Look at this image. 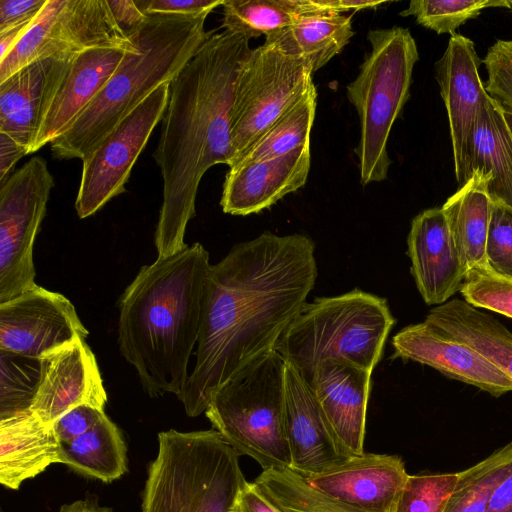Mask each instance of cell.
<instances>
[{"label":"cell","mask_w":512,"mask_h":512,"mask_svg":"<svg viewBox=\"0 0 512 512\" xmlns=\"http://www.w3.org/2000/svg\"><path fill=\"white\" fill-rule=\"evenodd\" d=\"M60 463L86 477L110 483L127 472V447L121 430L105 415L70 442H60Z\"/></svg>","instance_id":"cell-29"},{"label":"cell","mask_w":512,"mask_h":512,"mask_svg":"<svg viewBox=\"0 0 512 512\" xmlns=\"http://www.w3.org/2000/svg\"><path fill=\"white\" fill-rule=\"evenodd\" d=\"M285 379L286 361L268 351L227 381L204 412L239 456L253 458L263 470L291 467Z\"/></svg>","instance_id":"cell-7"},{"label":"cell","mask_w":512,"mask_h":512,"mask_svg":"<svg viewBox=\"0 0 512 512\" xmlns=\"http://www.w3.org/2000/svg\"><path fill=\"white\" fill-rule=\"evenodd\" d=\"M488 512H512V473L496 489Z\"/></svg>","instance_id":"cell-45"},{"label":"cell","mask_w":512,"mask_h":512,"mask_svg":"<svg viewBox=\"0 0 512 512\" xmlns=\"http://www.w3.org/2000/svg\"><path fill=\"white\" fill-rule=\"evenodd\" d=\"M225 0H136L145 14L208 15Z\"/></svg>","instance_id":"cell-40"},{"label":"cell","mask_w":512,"mask_h":512,"mask_svg":"<svg viewBox=\"0 0 512 512\" xmlns=\"http://www.w3.org/2000/svg\"><path fill=\"white\" fill-rule=\"evenodd\" d=\"M501 109H502V114L504 116V119H505V121L507 123V126H508L509 130L512 133V112H510V111H508L506 109H503L502 107H501Z\"/></svg>","instance_id":"cell-49"},{"label":"cell","mask_w":512,"mask_h":512,"mask_svg":"<svg viewBox=\"0 0 512 512\" xmlns=\"http://www.w3.org/2000/svg\"><path fill=\"white\" fill-rule=\"evenodd\" d=\"M367 40L371 50L346 87L360 122V139L354 152L363 186L388 176V139L409 99L412 73L419 59L416 42L407 28L370 30Z\"/></svg>","instance_id":"cell-8"},{"label":"cell","mask_w":512,"mask_h":512,"mask_svg":"<svg viewBox=\"0 0 512 512\" xmlns=\"http://www.w3.org/2000/svg\"><path fill=\"white\" fill-rule=\"evenodd\" d=\"M210 266L196 242L142 266L119 299V351L151 398H178L187 384Z\"/></svg>","instance_id":"cell-3"},{"label":"cell","mask_w":512,"mask_h":512,"mask_svg":"<svg viewBox=\"0 0 512 512\" xmlns=\"http://www.w3.org/2000/svg\"><path fill=\"white\" fill-rule=\"evenodd\" d=\"M2 512V511H1Z\"/></svg>","instance_id":"cell-51"},{"label":"cell","mask_w":512,"mask_h":512,"mask_svg":"<svg viewBox=\"0 0 512 512\" xmlns=\"http://www.w3.org/2000/svg\"><path fill=\"white\" fill-rule=\"evenodd\" d=\"M48 0H0V32L34 21Z\"/></svg>","instance_id":"cell-41"},{"label":"cell","mask_w":512,"mask_h":512,"mask_svg":"<svg viewBox=\"0 0 512 512\" xmlns=\"http://www.w3.org/2000/svg\"><path fill=\"white\" fill-rule=\"evenodd\" d=\"M208 15L147 14L104 87L73 124L51 143L56 159H83L158 87L177 76L209 36Z\"/></svg>","instance_id":"cell-4"},{"label":"cell","mask_w":512,"mask_h":512,"mask_svg":"<svg viewBox=\"0 0 512 512\" xmlns=\"http://www.w3.org/2000/svg\"><path fill=\"white\" fill-rule=\"evenodd\" d=\"M133 51L107 0H48L13 50L0 61V83L34 60L91 49Z\"/></svg>","instance_id":"cell-11"},{"label":"cell","mask_w":512,"mask_h":512,"mask_svg":"<svg viewBox=\"0 0 512 512\" xmlns=\"http://www.w3.org/2000/svg\"><path fill=\"white\" fill-rule=\"evenodd\" d=\"M249 40L210 32L169 86L161 134L153 158L163 179V201L154 234L158 257L186 249L200 181L216 164L229 165L231 120Z\"/></svg>","instance_id":"cell-2"},{"label":"cell","mask_w":512,"mask_h":512,"mask_svg":"<svg viewBox=\"0 0 512 512\" xmlns=\"http://www.w3.org/2000/svg\"><path fill=\"white\" fill-rule=\"evenodd\" d=\"M485 89L503 109L512 112V39L497 40L487 51Z\"/></svg>","instance_id":"cell-38"},{"label":"cell","mask_w":512,"mask_h":512,"mask_svg":"<svg viewBox=\"0 0 512 512\" xmlns=\"http://www.w3.org/2000/svg\"><path fill=\"white\" fill-rule=\"evenodd\" d=\"M256 485L282 512H368L329 497L291 469H268Z\"/></svg>","instance_id":"cell-33"},{"label":"cell","mask_w":512,"mask_h":512,"mask_svg":"<svg viewBox=\"0 0 512 512\" xmlns=\"http://www.w3.org/2000/svg\"><path fill=\"white\" fill-rule=\"evenodd\" d=\"M458 472L409 475L396 512H444Z\"/></svg>","instance_id":"cell-36"},{"label":"cell","mask_w":512,"mask_h":512,"mask_svg":"<svg viewBox=\"0 0 512 512\" xmlns=\"http://www.w3.org/2000/svg\"><path fill=\"white\" fill-rule=\"evenodd\" d=\"M86 339H77L40 359L30 410L45 424L79 405L105 410L107 393L96 357Z\"/></svg>","instance_id":"cell-14"},{"label":"cell","mask_w":512,"mask_h":512,"mask_svg":"<svg viewBox=\"0 0 512 512\" xmlns=\"http://www.w3.org/2000/svg\"><path fill=\"white\" fill-rule=\"evenodd\" d=\"M110 11L119 29L131 39L147 19L134 0H107Z\"/></svg>","instance_id":"cell-42"},{"label":"cell","mask_w":512,"mask_h":512,"mask_svg":"<svg viewBox=\"0 0 512 512\" xmlns=\"http://www.w3.org/2000/svg\"><path fill=\"white\" fill-rule=\"evenodd\" d=\"M490 177L480 172L450 196L441 207L448 223L454 247L466 270L487 265L486 240L490 219Z\"/></svg>","instance_id":"cell-27"},{"label":"cell","mask_w":512,"mask_h":512,"mask_svg":"<svg viewBox=\"0 0 512 512\" xmlns=\"http://www.w3.org/2000/svg\"><path fill=\"white\" fill-rule=\"evenodd\" d=\"M310 163L309 144L279 157L229 168L220 201L223 212L246 216L270 208L305 185Z\"/></svg>","instance_id":"cell-20"},{"label":"cell","mask_w":512,"mask_h":512,"mask_svg":"<svg viewBox=\"0 0 512 512\" xmlns=\"http://www.w3.org/2000/svg\"><path fill=\"white\" fill-rule=\"evenodd\" d=\"M424 321L472 347L512 379V332L495 317L453 299L432 308Z\"/></svg>","instance_id":"cell-26"},{"label":"cell","mask_w":512,"mask_h":512,"mask_svg":"<svg viewBox=\"0 0 512 512\" xmlns=\"http://www.w3.org/2000/svg\"><path fill=\"white\" fill-rule=\"evenodd\" d=\"M60 442L52 425L30 409L0 417V483L18 490L27 479L60 463Z\"/></svg>","instance_id":"cell-24"},{"label":"cell","mask_w":512,"mask_h":512,"mask_svg":"<svg viewBox=\"0 0 512 512\" xmlns=\"http://www.w3.org/2000/svg\"><path fill=\"white\" fill-rule=\"evenodd\" d=\"M105 415V410L79 405L59 417L52 427L59 442H70L93 428Z\"/></svg>","instance_id":"cell-39"},{"label":"cell","mask_w":512,"mask_h":512,"mask_svg":"<svg viewBox=\"0 0 512 512\" xmlns=\"http://www.w3.org/2000/svg\"><path fill=\"white\" fill-rule=\"evenodd\" d=\"M409 474L401 457L363 453L303 477L319 492L368 512H396Z\"/></svg>","instance_id":"cell-18"},{"label":"cell","mask_w":512,"mask_h":512,"mask_svg":"<svg viewBox=\"0 0 512 512\" xmlns=\"http://www.w3.org/2000/svg\"><path fill=\"white\" fill-rule=\"evenodd\" d=\"M59 512H113V510L108 507H101L96 498L87 497L84 500L62 505Z\"/></svg>","instance_id":"cell-48"},{"label":"cell","mask_w":512,"mask_h":512,"mask_svg":"<svg viewBox=\"0 0 512 512\" xmlns=\"http://www.w3.org/2000/svg\"><path fill=\"white\" fill-rule=\"evenodd\" d=\"M489 7L510 9L509 0H412L407 9L400 12L403 17L413 16L417 23L437 34H455V30L466 21L476 18Z\"/></svg>","instance_id":"cell-34"},{"label":"cell","mask_w":512,"mask_h":512,"mask_svg":"<svg viewBox=\"0 0 512 512\" xmlns=\"http://www.w3.org/2000/svg\"><path fill=\"white\" fill-rule=\"evenodd\" d=\"M371 375L346 363L324 361L309 382L325 420L351 456L364 453Z\"/></svg>","instance_id":"cell-22"},{"label":"cell","mask_w":512,"mask_h":512,"mask_svg":"<svg viewBox=\"0 0 512 512\" xmlns=\"http://www.w3.org/2000/svg\"><path fill=\"white\" fill-rule=\"evenodd\" d=\"M312 75L306 61L274 45L263 43L251 49L235 92L229 168L314 86Z\"/></svg>","instance_id":"cell-9"},{"label":"cell","mask_w":512,"mask_h":512,"mask_svg":"<svg viewBox=\"0 0 512 512\" xmlns=\"http://www.w3.org/2000/svg\"><path fill=\"white\" fill-rule=\"evenodd\" d=\"M79 54L32 61L0 83V132L32 153L46 114Z\"/></svg>","instance_id":"cell-16"},{"label":"cell","mask_w":512,"mask_h":512,"mask_svg":"<svg viewBox=\"0 0 512 512\" xmlns=\"http://www.w3.org/2000/svg\"><path fill=\"white\" fill-rule=\"evenodd\" d=\"M222 7V27L248 40L267 36L304 16L334 11L327 0H225Z\"/></svg>","instance_id":"cell-30"},{"label":"cell","mask_w":512,"mask_h":512,"mask_svg":"<svg viewBox=\"0 0 512 512\" xmlns=\"http://www.w3.org/2000/svg\"><path fill=\"white\" fill-rule=\"evenodd\" d=\"M512 473V441L475 465L458 472L444 512H488L492 497Z\"/></svg>","instance_id":"cell-32"},{"label":"cell","mask_w":512,"mask_h":512,"mask_svg":"<svg viewBox=\"0 0 512 512\" xmlns=\"http://www.w3.org/2000/svg\"><path fill=\"white\" fill-rule=\"evenodd\" d=\"M474 42L461 34L450 37L436 63V79L446 108L457 181L465 183L467 143L472 127L491 97L479 74Z\"/></svg>","instance_id":"cell-15"},{"label":"cell","mask_w":512,"mask_h":512,"mask_svg":"<svg viewBox=\"0 0 512 512\" xmlns=\"http://www.w3.org/2000/svg\"><path fill=\"white\" fill-rule=\"evenodd\" d=\"M393 358L430 366L445 376L492 396L512 392V379L472 347L439 332L427 322L412 324L393 336Z\"/></svg>","instance_id":"cell-17"},{"label":"cell","mask_w":512,"mask_h":512,"mask_svg":"<svg viewBox=\"0 0 512 512\" xmlns=\"http://www.w3.org/2000/svg\"><path fill=\"white\" fill-rule=\"evenodd\" d=\"M315 243L306 235L265 231L235 244L209 268L196 361L178 397L189 417L275 344L316 284Z\"/></svg>","instance_id":"cell-1"},{"label":"cell","mask_w":512,"mask_h":512,"mask_svg":"<svg viewBox=\"0 0 512 512\" xmlns=\"http://www.w3.org/2000/svg\"><path fill=\"white\" fill-rule=\"evenodd\" d=\"M486 259L491 269L512 277V207L492 200Z\"/></svg>","instance_id":"cell-37"},{"label":"cell","mask_w":512,"mask_h":512,"mask_svg":"<svg viewBox=\"0 0 512 512\" xmlns=\"http://www.w3.org/2000/svg\"><path fill=\"white\" fill-rule=\"evenodd\" d=\"M353 35L350 16L322 11L304 16L290 26L265 36L264 43L303 59L315 73L339 54Z\"/></svg>","instance_id":"cell-28"},{"label":"cell","mask_w":512,"mask_h":512,"mask_svg":"<svg viewBox=\"0 0 512 512\" xmlns=\"http://www.w3.org/2000/svg\"><path fill=\"white\" fill-rule=\"evenodd\" d=\"M460 293L475 308L512 318V277L497 273L488 264L467 270Z\"/></svg>","instance_id":"cell-35"},{"label":"cell","mask_w":512,"mask_h":512,"mask_svg":"<svg viewBox=\"0 0 512 512\" xmlns=\"http://www.w3.org/2000/svg\"><path fill=\"white\" fill-rule=\"evenodd\" d=\"M407 246L410 271L426 304L442 305L460 292L467 270L441 207L424 210L413 218Z\"/></svg>","instance_id":"cell-19"},{"label":"cell","mask_w":512,"mask_h":512,"mask_svg":"<svg viewBox=\"0 0 512 512\" xmlns=\"http://www.w3.org/2000/svg\"><path fill=\"white\" fill-rule=\"evenodd\" d=\"M329 5L340 14L349 11H359L364 9H375L385 1H369V0H328Z\"/></svg>","instance_id":"cell-47"},{"label":"cell","mask_w":512,"mask_h":512,"mask_svg":"<svg viewBox=\"0 0 512 512\" xmlns=\"http://www.w3.org/2000/svg\"><path fill=\"white\" fill-rule=\"evenodd\" d=\"M26 22L3 32H0V61L3 60L25 35L32 23Z\"/></svg>","instance_id":"cell-46"},{"label":"cell","mask_w":512,"mask_h":512,"mask_svg":"<svg viewBox=\"0 0 512 512\" xmlns=\"http://www.w3.org/2000/svg\"><path fill=\"white\" fill-rule=\"evenodd\" d=\"M126 52L116 48L91 49L74 59L46 114L32 153L50 144L73 124L107 83Z\"/></svg>","instance_id":"cell-23"},{"label":"cell","mask_w":512,"mask_h":512,"mask_svg":"<svg viewBox=\"0 0 512 512\" xmlns=\"http://www.w3.org/2000/svg\"><path fill=\"white\" fill-rule=\"evenodd\" d=\"M509 2H510V9L512 11V0H509Z\"/></svg>","instance_id":"cell-50"},{"label":"cell","mask_w":512,"mask_h":512,"mask_svg":"<svg viewBox=\"0 0 512 512\" xmlns=\"http://www.w3.org/2000/svg\"><path fill=\"white\" fill-rule=\"evenodd\" d=\"M142 512H231L247 482L239 455L214 429L158 433Z\"/></svg>","instance_id":"cell-6"},{"label":"cell","mask_w":512,"mask_h":512,"mask_svg":"<svg viewBox=\"0 0 512 512\" xmlns=\"http://www.w3.org/2000/svg\"><path fill=\"white\" fill-rule=\"evenodd\" d=\"M286 430L290 469L302 477L337 466L351 455L325 420L309 383L286 362Z\"/></svg>","instance_id":"cell-21"},{"label":"cell","mask_w":512,"mask_h":512,"mask_svg":"<svg viewBox=\"0 0 512 512\" xmlns=\"http://www.w3.org/2000/svg\"><path fill=\"white\" fill-rule=\"evenodd\" d=\"M316 106L317 90L314 85L249 146L230 168L241 162L279 157L309 145Z\"/></svg>","instance_id":"cell-31"},{"label":"cell","mask_w":512,"mask_h":512,"mask_svg":"<svg viewBox=\"0 0 512 512\" xmlns=\"http://www.w3.org/2000/svg\"><path fill=\"white\" fill-rule=\"evenodd\" d=\"M394 323L385 298L354 289L306 302L274 350L308 383L324 361L372 372Z\"/></svg>","instance_id":"cell-5"},{"label":"cell","mask_w":512,"mask_h":512,"mask_svg":"<svg viewBox=\"0 0 512 512\" xmlns=\"http://www.w3.org/2000/svg\"><path fill=\"white\" fill-rule=\"evenodd\" d=\"M231 512H282L255 482H246L239 491Z\"/></svg>","instance_id":"cell-43"},{"label":"cell","mask_w":512,"mask_h":512,"mask_svg":"<svg viewBox=\"0 0 512 512\" xmlns=\"http://www.w3.org/2000/svg\"><path fill=\"white\" fill-rule=\"evenodd\" d=\"M89 331L64 295L39 285L0 303V350L40 360Z\"/></svg>","instance_id":"cell-13"},{"label":"cell","mask_w":512,"mask_h":512,"mask_svg":"<svg viewBox=\"0 0 512 512\" xmlns=\"http://www.w3.org/2000/svg\"><path fill=\"white\" fill-rule=\"evenodd\" d=\"M490 177L492 201L512 207V133L493 98L480 112L470 133L465 162V182L471 173Z\"/></svg>","instance_id":"cell-25"},{"label":"cell","mask_w":512,"mask_h":512,"mask_svg":"<svg viewBox=\"0 0 512 512\" xmlns=\"http://www.w3.org/2000/svg\"><path fill=\"white\" fill-rule=\"evenodd\" d=\"M55 186L47 161L34 156L0 188V303L36 285L33 248Z\"/></svg>","instance_id":"cell-10"},{"label":"cell","mask_w":512,"mask_h":512,"mask_svg":"<svg viewBox=\"0 0 512 512\" xmlns=\"http://www.w3.org/2000/svg\"><path fill=\"white\" fill-rule=\"evenodd\" d=\"M27 154V148L8 134L0 132V183L8 178L17 161Z\"/></svg>","instance_id":"cell-44"},{"label":"cell","mask_w":512,"mask_h":512,"mask_svg":"<svg viewBox=\"0 0 512 512\" xmlns=\"http://www.w3.org/2000/svg\"><path fill=\"white\" fill-rule=\"evenodd\" d=\"M169 86L165 83L158 87L82 159L75 201L80 219L95 214L126 191L136 160L165 114Z\"/></svg>","instance_id":"cell-12"}]
</instances>
